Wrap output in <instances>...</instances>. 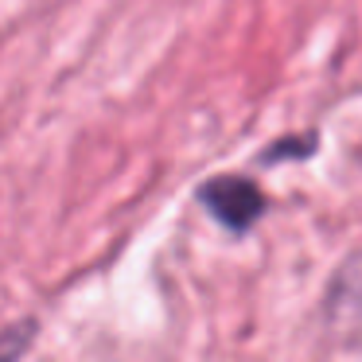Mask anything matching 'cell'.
<instances>
[{
    "label": "cell",
    "instance_id": "cell-1",
    "mask_svg": "<svg viewBox=\"0 0 362 362\" xmlns=\"http://www.w3.org/2000/svg\"><path fill=\"white\" fill-rule=\"evenodd\" d=\"M199 203L206 206V214L214 222H222L234 234H245L265 214L269 199L261 191V183L245 180V175H214L199 187Z\"/></svg>",
    "mask_w": 362,
    "mask_h": 362
},
{
    "label": "cell",
    "instance_id": "cell-2",
    "mask_svg": "<svg viewBox=\"0 0 362 362\" xmlns=\"http://www.w3.org/2000/svg\"><path fill=\"white\" fill-rule=\"evenodd\" d=\"M323 320L343 339H362V250L339 265L335 281L327 288Z\"/></svg>",
    "mask_w": 362,
    "mask_h": 362
}]
</instances>
